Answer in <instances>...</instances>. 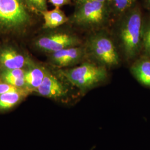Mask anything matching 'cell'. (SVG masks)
Segmentation results:
<instances>
[{
	"instance_id": "1",
	"label": "cell",
	"mask_w": 150,
	"mask_h": 150,
	"mask_svg": "<svg viewBox=\"0 0 150 150\" xmlns=\"http://www.w3.org/2000/svg\"><path fill=\"white\" fill-rule=\"evenodd\" d=\"M119 18L121 21L117 33L120 47L126 59H134L142 48L144 29L141 12L134 6Z\"/></svg>"
},
{
	"instance_id": "2",
	"label": "cell",
	"mask_w": 150,
	"mask_h": 150,
	"mask_svg": "<svg viewBox=\"0 0 150 150\" xmlns=\"http://www.w3.org/2000/svg\"><path fill=\"white\" fill-rule=\"evenodd\" d=\"M107 69L105 66L88 59L77 66L60 71L84 96L89 91L107 82Z\"/></svg>"
},
{
	"instance_id": "3",
	"label": "cell",
	"mask_w": 150,
	"mask_h": 150,
	"mask_svg": "<svg viewBox=\"0 0 150 150\" xmlns=\"http://www.w3.org/2000/svg\"><path fill=\"white\" fill-rule=\"evenodd\" d=\"M112 15L109 2L87 1L76 5L69 21L81 29L94 32L103 30Z\"/></svg>"
},
{
	"instance_id": "4",
	"label": "cell",
	"mask_w": 150,
	"mask_h": 150,
	"mask_svg": "<svg viewBox=\"0 0 150 150\" xmlns=\"http://www.w3.org/2000/svg\"><path fill=\"white\" fill-rule=\"evenodd\" d=\"M88 59L108 68L117 66L120 57L112 39L103 30L92 32L84 43Z\"/></svg>"
},
{
	"instance_id": "5",
	"label": "cell",
	"mask_w": 150,
	"mask_h": 150,
	"mask_svg": "<svg viewBox=\"0 0 150 150\" xmlns=\"http://www.w3.org/2000/svg\"><path fill=\"white\" fill-rule=\"evenodd\" d=\"M31 8L26 0H0V31L18 32L31 24Z\"/></svg>"
},
{
	"instance_id": "6",
	"label": "cell",
	"mask_w": 150,
	"mask_h": 150,
	"mask_svg": "<svg viewBox=\"0 0 150 150\" xmlns=\"http://www.w3.org/2000/svg\"><path fill=\"white\" fill-rule=\"evenodd\" d=\"M42 96L56 100H67L83 97L80 91L68 80L59 70V76L47 71L41 85L36 90Z\"/></svg>"
},
{
	"instance_id": "7",
	"label": "cell",
	"mask_w": 150,
	"mask_h": 150,
	"mask_svg": "<svg viewBox=\"0 0 150 150\" xmlns=\"http://www.w3.org/2000/svg\"><path fill=\"white\" fill-rule=\"evenodd\" d=\"M36 44L40 50L52 54L64 48L82 45L83 42L75 33L58 31L49 33L39 38Z\"/></svg>"
},
{
	"instance_id": "8",
	"label": "cell",
	"mask_w": 150,
	"mask_h": 150,
	"mask_svg": "<svg viewBox=\"0 0 150 150\" xmlns=\"http://www.w3.org/2000/svg\"><path fill=\"white\" fill-rule=\"evenodd\" d=\"M50 54L52 64L59 68L72 67L88 60L84 43L82 45L64 48Z\"/></svg>"
},
{
	"instance_id": "9",
	"label": "cell",
	"mask_w": 150,
	"mask_h": 150,
	"mask_svg": "<svg viewBox=\"0 0 150 150\" xmlns=\"http://www.w3.org/2000/svg\"><path fill=\"white\" fill-rule=\"evenodd\" d=\"M130 71L139 83L150 88V59L143 58L136 61Z\"/></svg>"
},
{
	"instance_id": "10",
	"label": "cell",
	"mask_w": 150,
	"mask_h": 150,
	"mask_svg": "<svg viewBox=\"0 0 150 150\" xmlns=\"http://www.w3.org/2000/svg\"><path fill=\"white\" fill-rule=\"evenodd\" d=\"M0 62L7 70L21 69L26 63L25 57L11 49H6L0 54Z\"/></svg>"
},
{
	"instance_id": "11",
	"label": "cell",
	"mask_w": 150,
	"mask_h": 150,
	"mask_svg": "<svg viewBox=\"0 0 150 150\" xmlns=\"http://www.w3.org/2000/svg\"><path fill=\"white\" fill-rule=\"evenodd\" d=\"M45 21L44 27L48 29H54L59 27L67 22L69 18L59 7H55L52 10L41 12Z\"/></svg>"
},
{
	"instance_id": "12",
	"label": "cell",
	"mask_w": 150,
	"mask_h": 150,
	"mask_svg": "<svg viewBox=\"0 0 150 150\" xmlns=\"http://www.w3.org/2000/svg\"><path fill=\"white\" fill-rule=\"evenodd\" d=\"M47 70L41 67H36L25 73V87L32 91L37 90L41 85Z\"/></svg>"
},
{
	"instance_id": "13",
	"label": "cell",
	"mask_w": 150,
	"mask_h": 150,
	"mask_svg": "<svg viewBox=\"0 0 150 150\" xmlns=\"http://www.w3.org/2000/svg\"><path fill=\"white\" fill-rule=\"evenodd\" d=\"M25 72L21 69L5 70L2 74V79L5 82L21 88L25 86Z\"/></svg>"
},
{
	"instance_id": "14",
	"label": "cell",
	"mask_w": 150,
	"mask_h": 150,
	"mask_svg": "<svg viewBox=\"0 0 150 150\" xmlns=\"http://www.w3.org/2000/svg\"><path fill=\"white\" fill-rule=\"evenodd\" d=\"M23 91H15L0 95V110H6L15 106L23 96Z\"/></svg>"
},
{
	"instance_id": "15",
	"label": "cell",
	"mask_w": 150,
	"mask_h": 150,
	"mask_svg": "<svg viewBox=\"0 0 150 150\" xmlns=\"http://www.w3.org/2000/svg\"><path fill=\"white\" fill-rule=\"evenodd\" d=\"M137 0H111L110 6L113 16L120 17L134 6Z\"/></svg>"
},
{
	"instance_id": "16",
	"label": "cell",
	"mask_w": 150,
	"mask_h": 150,
	"mask_svg": "<svg viewBox=\"0 0 150 150\" xmlns=\"http://www.w3.org/2000/svg\"><path fill=\"white\" fill-rule=\"evenodd\" d=\"M27 4L32 11L42 12L47 10L46 0H26Z\"/></svg>"
},
{
	"instance_id": "17",
	"label": "cell",
	"mask_w": 150,
	"mask_h": 150,
	"mask_svg": "<svg viewBox=\"0 0 150 150\" xmlns=\"http://www.w3.org/2000/svg\"><path fill=\"white\" fill-rule=\"evenodd\" d=\"M142 48L144 49L146 54L150 56V20L145 30H144Z\"/></svg>"
},
{
	"instance_id": "18",
	"label": "cell",
	"mask_w": 150,
	"mask_h": 150,
	"mask_svg": "<svg viewBox=\"0 0 150 150\" xmlns=\"http://www.w3.org/2000/svg\"><path fill=\"white\" fill-rule=\"evenodd\" d=\"M21 88H18L16 86H13L11 84L6 82L0 83V95L6 93L15 92V91H22Z\"/></svg>"
},
{
	"instance_id": "19",
	"label": "cell",
	"mask_w": 150,
	"mask_h": 150,
	"mask_svg": "<svg viewBox=\"0 0 150 150\" xmlns=\"http://www.w3.org/2000/svg\"><path fill=\"white\" fill-rule=\"evenodd\" d=\"M48 1L55 7H59L70 4L71 0H48Z\"/></svg>"
},
{
	"instance_id": "20",
	"label": "cell",
	"mask_w": 150,
	"mask_h": 150,
	"mask_svg": "<svg viewBox=\"0 0 150 150\" xmlns=\"http://www.w3.org/2000/svg\"><path fill=\"white\" fill-rule=\"evenodd\" d=\"M111 0H74L76 5L81 3H83L87 1H100V2H109L110 3Z\"/></svg>"
},
{
	"instance_id": "21",
	"label": "cell",
	"mask_w": 150,
	"mask_h": 150,
	"mask_svg": "<svg viewBox=\"0 0 150 150\" xmlns=\"http://www.w3.org/2000/svg\"><path fill=\"white\" fill-rule=\"evenodd\" d=\"M147 6L150 9V0H146Z\"/></svg>"
}]
</instances>
